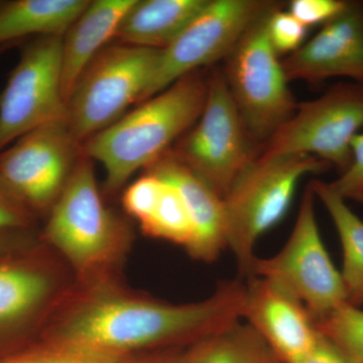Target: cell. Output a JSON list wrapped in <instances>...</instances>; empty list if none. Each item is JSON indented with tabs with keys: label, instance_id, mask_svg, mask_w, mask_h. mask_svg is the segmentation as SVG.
Here are the masks:
<instances>
[{
	"label": "cell",
	"instance_id": "1",
	"mask_svg": "<svg viewBox=\"0 0 363 363\" xmlns=\"http://www.w3.org/2000/svg\"><path fill=\"white\" fill-rule=\"evenodd\" d=\"M245 283L222 281L199 302L173 304L130 292L116 279L81 285L54 308L45 340L128 357L187 348L242 320Z\"/></svg>",
	"mask_w": 363,
	"mask_h": 363
},
{
	"label": "cell",
	"instance_id": "2",
	"mask_svg": "<svg viewBox=\"0 0 363 363\" xmlns=\"http://www.w3.org/2000/svg\"><path fill=\"white\" fill-rule=\"evenodd\" d=\"M207 91L208 75L193 72L83 143L82 154L105 169L107 193L114 194L135 172L149 169L194 125Z\"/></svg>",
	"mask_w": 363,
	"mask_h": 363
},
{
	"label": "cell",
	"instance_id": "3",
	"mask_svg": "<svg viewBox=\"0 0 363 363\" xmlns=\"http://www.w3.org/2000/svg\"><path fill=\"white\" fill-rule=\"evenodd\" d=\"M42 238L68 262L81 285L116 279L128 255L131 229L104 204L93 161L82 152L48 213Z\"/></svg>",
	"mask_w": 363,
	"mask_h": 363
},
{
	"label": "cell",
	"instance_id": "4",
	"mask_svg": "<svg viewBox=\"0 0 363 363\" xmlns=\"http://www.w3.org/2000/svg\"><path fill=\"white\" fill-rule=\"evenodd\" d=\"M331 168L309 155L257 156L233 182L223 200L227 248L247 277L259 238L285 217L298 182Z\"/></svg>",
	"mask_w": 363,
	"mask_h": 363
},
{
	"label": "cell",
	"instance_id": "5",
	"mask_svg": "<svg viewBox=\"0 0 363 363\" xmlns=\"http://www.w3.org/2000/svg\"><path fill=\"white\" fill-rule=\"evenodd\" d=\"M161 50L117 43L98 52L76 81L67 102V123L82 147L140 100Z\"/></svg>",
	"mask_w": 363,
	"mask_h": 363
},
{
	"label": "cell",
	"instance_id": "6",
	"mask_svg": "<svg viewBox=\"0 0 363 363\" xmlns=\"http://www.w3.org/2000/svg\"><path fill=\"white\" fill-rule=\"evenodd\" d=\"M257 18L225 59L223 75L253 142L264 145L288 121L298 104L267 35L269 14Z\"/></svg>",
	"mask_w": 363,
	"mask_h": 363
},
{
	"label": "cell",
	"instance_id": "7",
	"mask_svg": "<svg viewBox=\"0 0 363 363\" xmlns=\"http://www.w3.org/2000/svg\"><path fill=\"white\" fill-rule=\"evenodd\" d=\"M316 196L308 185L301 200L292 233L272 257H255L247 278L259 277L283 286L319 322L346 302L340 271L327 252L315 211Z\"/></svg>",
	"mask_w": 363,
	"mask_h": 363
},
{
	"label": "cell",
	"instance_id": "8",
	"mask_svg": "<svg viewBox=\"0 0 363 363\" xmlns=\"http://www.w3.org/2000/svg\"><path fill=\"white\" fill-rule=\"evenodd\" d=\"M259 149L234 104L223 72L212 70L201 116L172 150L223 197Z\"/></svg>",
	"mask_w": 363,
	"mask_h": 363
},
{
	"label": "cell",
	"instance_id": "9",
	"mask_svg": "<svg viewBox=\"0 0 363 363\" xmlns=\"http://www.w3.org/2000/svg\"><path fill=\"white\" fill-rule=\"evenodd\" d=\"M363 128V86L340 82L322 96L298 104L293 116L260 145L257 156L309 155L345 171L351 142Z\"/></svg>",
	"mask_w": 363,
	"mask_h": 363
},
{
	"label": "cell",
	"instance_id": "10",
	"mask_svg": "<svg viewBox=\"0 0 363 363\" xmlns=\"http://www.w3.org/2000/svg\"><path fill=\"white\" fill-rule=\"evenodd\" d=\"M276 4L266 0H209L174 42L160 52L140 104L184 76L225 60L253 21Z\"/></svg>",
	"mask_w": 363,
	"mask_h": 363
},
{
	"label": "cell",
	"instance_id": "11",
	"mask_svg": "<svg viewBox=\"0 0 363 363\" xmlns=\"http://www.w3.org/2000/svg\"><path fill=\"white\" fill-rule=\"evenodd\" d=\"M62 37L35 38L23 47L0 93V152L28 131L67 119Z\"/></svg>",
	"mask_w": 363,
	"mask_h": 363
},
{
	"label": "cell",
	"instance_id": "12",
	"mask_svg": "<svg viewBox=\"0 0 363 363\" xmlns=\"http://www.w3.org/2000/svg\"><path fill=\"white\" fill-rule=\"evenodd\" d=\"M81 155L67 119L28 131L0 152V179L33 213H49Z\"/></svg>",
	"mask_w": 363,
	"mask_h": 363
},
{
	"label": "cell",
	"instance_id": "13",
	"mask_svg": "<svg viewBox=\"0 0 363 363\" xmlns=\"http://www.w3.org/2000/svg\"><path fill=\"white\" fill-rule=\"evenodd\" d=\"M281 64L289 82L341 77L363 86V0H345L342 11Z\"/></svg>",
	"mask_w": 363,
	"mask_h": 363
},
{
	"label": "cell",
	"instance_id": "14",
	"mask_svg": "<svg viewBox=\"0 0 363 363\" xmlns=\"http://www.w3.org/2000/svg\"><path fill=\"white\" fill-rule=\"evenodd\" d=\"M242 319L266 341L281 363H298L317 345L319 332L297 298L269 279L250 277Z\"/></svg>",
	"mask_w": 363,
	"mask_h": 363
},
{
	"label": "cell",
	"instance_id": "15",
	"mask_svg": "<svg viewBox=\"0 0 363 363\" xmlns=\"http://www.w3.org/2000/svg\"><path fill=\"white\" fill-rule=\"evenodd\" d=\"M145 172L175 186L187 205L194 235L186 252L196 260L213 262L227 248L223 200L209 184L169 149Z\"/></svg>",
	"mask_w": 363,
	"mask_h": 363
},
{
	"label": "cell",
	"instance_id": "16",
	"mask_svg": "<svg viewBox=\"0 0 363 363\" xmlns=\"http://www.w3.org/2000/svg\"><path fill=\"white\" fill-rule=\"evenodd\" d=\"M56 266L0 260V332L28 323L64 297Z\"/></svg>",
	"mask_w": 363,
	"mask_h": 363
},
{
	"label": "cell",
	"instance_id": "17",
	"mask_svg": "<svg viewBox=\"0 0 363 363\" xmlns=\"http://www.w3.org/2000/svg\"><path fill=\"white\" fill-rule=\"evenodd\" d=\"M135 0H92L62 37V92L66 104L86 67L116 35Z\"/></svg>",
	"mask_w": 363,
	"mask_h": 363
},
{
	"label": "cell",
	"instance_id": "18",
	"mask_svg": "<svg viewBox=\"0 0 363 363\" xmlns=\"http://www.w3.org/2000/svg\"><path fill=\"white\" fill-rule=\"evenodd\" d=\"M209 0H135L114 38L123 44L164 50Z\"/></svg>",
	"mask_w": 363,
	"mask_h": 363
},
{
	"label": "cell",
	"instance_id": "19",
	"mask_svg": "<svg viewBox=\"0 0 363 363\" xmlns=\"http://www.w3.org/2000/svg\"><path fill=\"white\" fill-rule=\"evenodd\" d=\"M90 0L0 2V48L26 37L64 35Z\"/></svg>",
	"mask_w": 363,
	"mask_h": 363
},
{
	"label": "cell",
	"instance_id": "20",
	"mask_svg": "<svg viewBox=\"0 0 363 363\" xmlns=\"http://www.w3.org/2000/svg\"><path fill=\"white\" fill-rule=\"evenodd\" d=\"M316 199L328 212L342 247L343 264L340 271L346 302L357 307L363 305V221L348 206L347 202L320 180L310 182Z\"/></svg>",
	"mask_w": 363,
	"mask_h": 363
},
{
	"label": "cell",
	"instance_id": "21",
	"mask_svg": "<svg viewBox=\"0 0 363 363\" xmlns=\"http://www.w3.org/2000/svg\"><path fill=\"white\" fill-rule=\"evenodd\" d=\"M190 363H281L247 323L236 322L190 346Z\"/></svg>",
	"mask_w": 363,
	"mask_h": 363
},
{
	"label": "cell",
	"instance_id": "22",
	"mask_svg": "<svg viewBox=\"0 0 363 363\" xmlns=\"http://www.w3.org/2000/svg\"><path fill=\"white\" fill-rule=\"evenodd\" d=\"M162 182L159 202L149 220L142 224L140 228L150 238L175 243L187 250L194 235L187 205L175 186Z\"/></svg>",
	"mask_w": 363,
	"mask_h": 363
},
{
	"label": "cell",
	"instance_id": "23",
	"mask_svg": "<svg viewBox=\"0 0 363 363\" xmlns=\"http://www.w3.org/2000/svg\"><path fill=\"white\" fill-rule=\"evenodd\" d=\"M348 363H363V310L345 302L316 323Z\"/></svg>",
	"mask_w": 363,
	"mask_h": 363
},
{
	"label": "cell",
	"instance_id": "24",
	"mask_svg": "<svg viewBox=\"0 0 363 363\" xmlns=\"http://www.w3.org/2000/svg\"><path fill=\"white\" fill-rule=\"evenodd\" d=\"M130 358L102 352L76 344L47 341L0 363H128Z\"/></svg>",
	"mask_w": 363,
	"mask_h": 363
},
{
	"label": "cell",
	"instance_id": "25",
	"mask_svg": "<svg viewBox=\"0 0 363 363\" xmlns=\"http://www.w3.org/2000/svg\"><path fill=\"white\" fill-rule=\"evenodd\" d=\"M164 182L161 178L145 172V175L131 183L123 195V205L126 213L135 218L140 226L149 220L152 216L160 196Z\"/></svg>",
	"mask_w": 363,
	"mask_h": 363
},
{
	"label": "cell",
	"instance_id": "26",
	"mask_svg": "<svg viewBox=\"0 0 363 363\" xmlns=\"http://www.w3.org/2000/svg\"><path fill=\"white\" fill-rule=\"evenodd\" d=\"M308 28L298 21L290 11L274 9L267 21V35L277 54L291 55L304 45Z\"/></svg>",
	"mask_w": 363,
	"mask_h": 363
},
{
	"label": "cell",
	"instance_id": "27",
	"mask_svg": "<svg viewBox=\"0 0 363 363\" xmlns=\"http://www.w3.org/2000/svg\"><path fill=\"white\" fill-rule=\"evenodd\" d=\"M351 152L350 167L329 185L346 202L363 204V133L352 138Z\"/></svg>",
	"mask_w": 363,
	"mask_h": 363
},
{
	"label": "cell",
	"instance_id": "28",
	"mask_svg": "<svg viewBox=\"0 0 363 363\" xmlns=\"http://www.w3.org/2000/svg\"><path fill=\"white\" fill-rule=\"evenodd\" d=\"M33 214L0 179V231L32 228Z\"/></svg>",
	"mask_w": 363,
	"mask_h": 363
},
{
	"label": "cell",
	"instance_id": "29",
	"mask_svg": "<svg viewBox=\"0 0 363 363\" xmlns=\"http://www.w3.org/2000/svg\"><path fill=\"white\" fill-rule=\"evenodd\" d=\"M345 6V0H293L291 13L308 28L325 25L337 16Z\"/></svg>",
	"mask_w": 363,
	"mask_h": 363
},
{
	"label": "cell",
	"instance_id": "30",
	"mask_svg": "<svg viewBox=\"0 0 363 363\" xmlns=\"http://www.w3.org/2000/svg\"><path fill=\"white\" fill-rule=\"evenodd\" d=\"M33 243L35 238L30 233V229L0 231V257L21 252L26 247H33Z\"/></svg>",
	"mask_w": 363,
	"mask_h": 363
},
{
	"label": "cell",
	"instance_id": "31",
	"mask_svg": "<svg viewBox=\"0 0 363 363\" xmlns=\"http://www.w3.org/2000/svg\"><path fill=\"white\" fill-rule=\"evenodd\" d=\"M321 335V334H320ZM298 363H348L340 352L321 335L314 350Z\"/></svg>",
	"mask_w": 363,
	"mask_h": 363
},
{
	"label": "cell",
	"instance_id": "32",
	"mask_svg": "<svg viewBox=\"0 0 363 363\" xmlns=\"http://www.w3.org/2000/svg\"><path fill=\"white\" fill-rule=\"evenodd\" d=\"M128 363H190V346L180 350L159 351L156 354L138 362L130 360Z\"/></svg>",
	"mask_w": 363,
	"mask_h": 363
},
{
	"label": "cell",
	"instance_id": "33",
	"mask_svg": "<svg viewBox=\"0 0 363 363\" xmlns=\"http://www.w3.org/2000/svg\"><path fill=\"white\" fill-rule=\"evenodd\" d=\"M11 47V45H6V47L0 48V55L4 54V52L7 51V50H9Z\"/></svg>",
	"mask_w": 363,
	"mask_h": 363
}]
</instances>
